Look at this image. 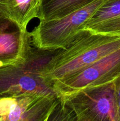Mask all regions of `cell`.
Listing matches in <instances>:
<instances>
[{
	"mask_svg": "<svg viewBox=\"0 0 120 121\" xmlns=\"http://www.w3.org/2000/svg\"><path fill=\"white\" fill-rule=\"evenodd\" d=\"M42 0H1L0 13L19 30L26 31L32 19L39 18Z\"/></svg>",
	"mask_w": 120,
	"mask_h": 121,
	"instance_id": "obj_7",
	"label": "cell"
},
{
	"mask_svg": "<svg viewBox=\"0 0 120 121\" xmlns=\"http://www.w3.org/2000/svg\"><path fill=\"white\" fill-rule=\"evenodd\" d=\"M85 30L94 33L120 35V17L103 21Z\"/></svg>",
	"mask_w": 120,
	"mask_h": 121,
	"instance_id": "obj_10",
	"label": "cell"
},
{
	"mask_svg": "<svg viewBox=\"0 0 120 121\" xmlns=\"http://www.w3.org/2000/svg\"><path fill=\"white\" fill-rule=\"evenodd\" d=\"M46 121H75L72 111L60 99Z\"/></svg>",
	"mask_w": 120,
	"mask_h": 121,
	"instance_id": "obj_11",
	"label": "cell"
},
{
	"mask_svg": "<svg viewBox=\"0 0 120 121\" xmlns=\"http://www.w3.org/2000/svg\"><path fill=\"white\" fill-rule=\"evenodd\" d=\"M95 0H42L40 21L61 18L70 14Z\"/></svg>",
	"mask_w": 120,
	"mask_h": 121,
	"instance_id": "obj_9",
	"label": "cell"
},
{
	"mask_svg": "<svg viewBox=\"0 0 120 121\" xmlns=\"http://www.w3.org/2000/svg\"><path fill=\"white\" fill-rule=\"evenodd\" d=\"M41 98L29 95L0 96V121H22L28 109Z\"/></svg>",
	"mask_w": 120,
	"mask_h": 121,
	"instance_id": "obj_8",
	"label": "cell"
},
{
	"mask_svg": "<svg viewBox=\"0 0 120 121\" xmlns=\"http://www.w3.org/2000/svg\"><path fill=\"white\" fill-rule=\"evenodd\" d=\"M46 120H47V119H46ZM46 120H45V121H46Z\"/></svg>",
	"mask_w": 120,
	"mask_h": 121,
	"instance_id": "obj_14",
	"label": "cell"
},
{
	"mask_svg": "<svg viewBox=\"0 0 120 121\" xmlns=\"http://www.w3.org/2000/svg\"><path fill=\"white\" fill-rule=\"evenodd\" d=\"M30 33L8 20L0 22V67L25 62L32 50Z\"/></svg>",
	"mask_w": 120,
	"mask_h": 121,
	"instance_id": "obj_6",
	"label": "cell"
},
{
	"mask_svg": "<svg viewBox=\"0 0 120 121\" xmlns=\"http://www.w3.org/2000/svg\"><path fill=\"white\" fill-rule=\"evenodd\" d=\"M1 0H0V2H1ZM3 17H2V15H1V13H0V22H1V21H2V20H3Z\"/></svg>",
	"mask_w": 120,
	"mask_h": 121,
	"instance_id": "obj_13",
	"label": "cell"
},
{
	"mask_svg": "<svg viewBox=\"0 0 120 121\" xmlns=\"http://www.w3.org/2000/svg\"><path fill=\"white\" fill-rule=\"evenodd\" d=\"M106 0H95L90 4L64 17L40 21L29 32L36 48L54 51L68 46L82 31L85 25Z\"/></svg>",
	"mask_w": 120,
	"mask_h": 121,
	"instance_id": "obj_3",
	"label": "cell"
},
{
	"mask_svg": "<svg viewBox=\"0 0 120 121\" xmlns=\"http://www.w3.org/2000/svg\"><path fill=\"white\" fill-rule=\"evenodd\" d=\"M120 77V48L85 69L58 80L52 85L60 99L81 90L114 83Z\"/></svg>",
	"mask_w": 120,
	"mask_h": 121,
	"instance_id": "obj_5",
	"label": "cell"
},
{
	"mask_svg": "<svg viewBox=\"0 0 120 121\" xmlns=\"http://www.w3.org/2000/svg\"><path fill=\"white\" fill-rule=\"evenodd\" d=\"M56 51L32 48L25 62L0 67V96L29 95L57 97L52 85L39 74Z\"/></svg>",
	"mask_w": 120,
	"mask_h": 121,
	"instance_id": "obj_2",
	"label": "cell"
},
{
	"mask_svg": "<svg viewBox=\"0 0 120 121\" xmlns=\"http://www.w3.org/2000/svg\"><path fill=\"white\" fill-rule=\"evenodd\" d=\"M120 48V35L94 33L82 30L68 46L55 52L39 71V74L52 85Z\"/></svg>",
	"mask_w": 120,
	"mask_h": 121,
	"instance_id": "obj_1",
	"label": "cell"
},
{
	"mask_svg": "<svg viewBox=\"0 0 120 121\" xmlns=\"http://www.w3.org/2000/svg\"><path fill=\"white\" fill-rule=\"evenodd\" d=\"M115 98L116 100V112L115 121H120V77L114 82Z\"/></svg>",
	"mask_w": 120,
	"mask_h": 121,
	"instance_id": "obj_12",
	"label": "cell"
},
{
	"mask_svg": "<svg viewBox=\"0 0 120 121\" xmlns=\"http://www.w3.org/2000/svg\"><path fill=\"white\" fill-rule=\"evenodd\" d=\"M60 99L72 111L75 121H115L114 82L85 89Z\"/></svg>",
	"mask_w": 120,
	"mask_h": 121,
	"instance_id": "obj_4",
	"label": "cell"
}]
</instances>
